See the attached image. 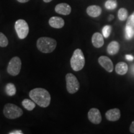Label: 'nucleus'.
Wrapping results in <instances>:
<instances>
[{
    "label": "nucleus",
    "instance_id": "1",
    "mask_svg": "<svg viewBox=\"0 0 134 134\" xmlns=\"http://www.w3.org/2000/svg\"><path fill=\"white\" fill-rule=\"evenodd\" d=\"M29 97L41 108H47L51 100L49 92L46 89L42 88H36L32 90L29 92Z\"/></svg>",
    "mask_w": 134,
    "mask_h": 134
},
{
    "label": "nucleus",
    "instance_id": "2",
    "mask_svg": "<svg viewBox=\"0 0 134 134\" xmlns=\"http://www.w3.org/2000/svg\"><path fill=\"white\" fill-rule=\"evenodd\" d=\"M56 40L51 37H42L37 41V47L41 52L44 53H52L57 47Z\"/></svg>",
    "mask_w": 134,
    "mask_h": 134
},
{
    "label": "nucleus",
    "instance_id": "3",
    "mask_svg": "<svg viewBox=\"0 0 134 134\" xmlns=\"http://www.w3.org/2000/svg\"><path fill=\"white\" fill-rule=\"evenodd\" d=\"M85 58L83 51L80 48H77L73 52L71 59L70 65L75 71H79L85 66Z\"/></svg>",
    "mask_w": 134,
    "mask_h": 134
},
{
    "label": "nucleus",
    "instance_id": "4",
    "mask_svg": "<svg viewBox=\"0 0 134 134\" xmlns=\"http://www.w3.org/2000/svg\"><path fill=\"white\" fill-rule=\"evenodd\" d=\"M3 114L7 119H15L23 115V110L21 108L14 104L8 103L4 106Z\"/></svg>",
    "mask_w": 134,
    "mask_h": 134
},
{
    "label": "nucleus",
    "instance_id": "5",
    "mask_svg": "<svg viewBox=\"0 0 134 134\" xmlns=\"http://www.w3.org/2000/svg\"><path fill=\"white\" fill-rule=\"evenodd\" d=\"M67 91L70 94H75L80 90V85L78 79L72 73H67L65 76Z\"/></svg>",
    "mask_w": 134,
    "mask_h": 134
},
{
    "label": "nucleus",
    "instance_id": "6",
    "mask_svg": "<svg viewBox=\"0 0 134 134\" xmlns=\"http://www.w3.org/2000/svg\"><path fill=\"white\" fill-rule=\"evenodd\" d=\"M14 28L20 39H24L27 37L29 32V25L24 19H19L16 21Z\"/></svg>",
    "mask_w": 134,
    "mask_h": 134
},
{
    "label": "nucleus",
    "instance_id": "7",
    "mask_svg": "<svg viewBox=\"0 0 134 134\" xmlns=\"http://www.w3.org/2000/svg\"><path fill=\"white\" fill-rule=\"evenodd\" d=\"M22 62L19 57H14L11 58L8 63L7 71L11 76H17L21 71Z\"/></svg>",
    "mask_w": 134,
    "mask_h": 134
},
{
    "label": "nucleus",
    "instance_id": "8",
    "mask_svg": "<svg viewBox=\"0 0 134 134\" xmlns=\"http://www.w3.org/2000/svg\"><path fill=\"white\" fill-rule=\"evenodd\" d=\"M88 118L89 120L94 124H99L102 121L101 114L97 108H91L88 111Z\"/></svg>",
    "mask_w": 134,
    "mask_h": 134
},
{
    "label": "nucleus",
    "instance_id": "9",
    "mask_svg": "<svg viewBox=\"0 0 134 134\" xmlns=\"http://www.w3.org/2000/svg\"><path fill=\"white\" fill-rule=\"evenodd\" d=\"M98 62L103 68L109 73H112L114 70V65L112 60L107 56H100L98 58Z\"/></svg>",
    "mask_w": 134,
    "mask_h": 134
},
{
    "label": "nucleus",
    "instance_id": "10",
    "mask_svg": "<svg viewBox=\"0 0 134 134\" xmlns=\"http://www.w3.org/2000/svg\"><path fill=\"white\" fill-rule=\"evenodd\" d=\"M55 12L58 14L67 16L71 12V8L69 4L65 3H60L56 5L55 8Z\"/></svg>",
    "mask_w": 134,
    "mask_h": 134
},
{
    "label": "nucleus",
    "instance_id": "11",
    "mask_svg": "<svg viewBox=\"0 0 134 134\" xmlns=\"http://www.w3.org/2000/svg\"><path fill=\"white\" fill-rule=\"evenodd\" d=\"M105 118L110 122H115L120 118V110L117 108L111 109L105 113Z\"/></svg>",
    "mask_w": 134,
    "mask_h": 134
},
{
    "label": "nucleus",
    "instance_id": "12",
    "mask_svg": "<svg viewBox=\"0 0 134 134\" xmlns=\"http://www.w3.org/2000/svg\"><path fill=\"white\" fill-rule=\"evenodd\" d=\"M48 24L52 27L55 29H61L65 25V21L60 17L53 16L50 18L48 21Z\"/></svg>",
    "mask_w": 134,
    "mask_h": 134
},
{
    "label": "nucleus",
    "instance_id": "13",
    "mask_svg": "<svg viewBox=\"0 0 134 134\" xmlns=\"http://www.w3.org/2000/svg\"><path fill=\"white\" fill-rule=\"evenodd\" d=\"M91 41L93 46L98 48L102 47L104 43L103 34L99 32H95L94 34L92 36Z\"/></svg>",
    "mask_w": 134,
    "mask_h": 134
},
{
    "label": "nucleus",
    "instance_id": "14",
    "mask_svg": "<svg viewBox=\"0 0 134 134\" xmlns=\"http://www.w3.org/2000/svg\"><path fill=\"white\" fill-rule=\"evenodd\" d=\"M86 13L88 16L92 18H97L101 14L102 9L100 6L97 5H91L87 8Z\"/></svg>",
    "mask_w": 134,
    "mask_h": 134
},
{
    "label": "nucleus",
    "instance_id": "15",
    "mask_svg": "<svg viewBox=\"0 0 134 134\" xmlns=\"http://www.w3.org/2000/svg\"><path fill=\"white\" fill-rule=\"evenodd\" d=\"M120 50V45L118 42L112 41L109 43L107 47V52L110 55H116Z\"/></svg>",
    "mask_w": 134,
    "mask_h": 134
},
{
    "label": "nucleus",
    "instance_id": "16",
    "mask_svg": "<svg viewBox=\"0 0 134 134\" xmlns=\"http://www.w3.org/2000/svg\"><path fill=\"white\" fill-rule=\"evenodd\" d=\"M128 65L126 63L120 62L117 63L115 66V71L118 75H124L128 71Z\"/></svg>",
    "mask_w": 134,
    "mask_h": 134
},
{
    "label": "nucleus",
    "instance_id": "17",
    "mask_svg": "<svg viewBox=\"0 0 134 134\" xmlns=\"http://www.w3.org/2000/svg\"><path fill=\"white\" fill-rule=\"evenodd\" d=\"M22 105L24 108L29 111H31L36 108V103L32 100L29 99H24L22 102Z\"/></svg>",
    "mask_w": 134,
    "mask_h": 134
},
{
    "label": "nucleus",
    "instance_id": "18",
    "mask_svg": "<svg viewBox=\"0 0 134 134\" xmlns=\"http://www.w3.org/2000/svg\"><path fill=\"white\" fill-rule=\"evenodd\" d=\"M5 91L9 96H13L16 93V88L13 83H9L6 85L5 87Z\"/></svg>",
    "mask_w": 134,
    "mask_h": 134
},
{
    "label": "nucleus",
    "instance_id": "19",
    "mask_svg": "<svg viewBox=\"0 0 134 134\" xmlns=\"http://www.w3.org/2000/svg\"><path fill=\"white\" fill-rule=\"evenodd\" d=\"M128 17V11L125 8H122L119 9L118 11V18L120 21H124L127 19Z\"/></svg>",
    "mask_w": 134,
    "mask_h": 134
},
{
    "label": "nucleus",
    "instance_id": "20",
    "mask_svg": "<svg viewBox=\"0 0 134 134\" xmlns=\"http://www.w3.org/2000/svg\"><path fill=\"white\" fill-rule=\"evenodd\" d=\"M8 39L4 34L0 32V47H6L8 46Z\"/></svg>",
    "mask_w": 134,
    "mask_h": 134
},
{
    "label": "nucleus",
    "instance_id": "21",
    "mask_svg": "<svg viewBox=\"0 0 134 134\" xmlns=\"http://www.w3.org/2000/svg\"><path fill=\"white\" fill-rule=\"evenodd\" d=\"M116 0H108L105 3V7L108 9H114L117 7Z\"/></svg>",
    "mask_w": 134,
    "mask_h": 134
},
{
    "label": "nucleus",
    "instance_id": "22",
    "mask_svg": "<svg viewBox=\"0 0 134 134\" xmlns=\"http://www.w3.org/2000/svg\"><path fill=\"white\" fill-rule=\"evenodd\" d=\"M112 31V27L110 26L109 25H106L103 27L102 32H103V36L105 38H108L110 36V32Z\"/></svg>",
    "mask_w": 134,
    "mask_h": 134
},
{
    "label": "nucleus",
    "instance_id": "23",
    "mask_svg": "<svg viewBox=\"0 0 134 134\" xmlns=\"http://www.w3.org/2000/svg\"><path fill=\"white\" fill-rule=\"evenodd\" d=\"M125 27L134 30V17L132 14L130 15V16H129V17H128V18H127L126 26H125Z\"/></svg>",
    "mask_w": 134,
    "mask_h": 134
},
{
    "label": "nucleus",
    "instance_id": "24",
    "mask_svg": "<svg viewBox=\"0 0 134 134\" xmlns=\"http://www.w3.org/2000/svg\"><path fill=\"white\" fill-rule=\"evenodd\" d=\"M125 38H126V39L127 40L131 39V38L133 37L134 35V30L125 27Z\"/></svg>",
    "mask_w": 134,
    "mask_h": 134
},
{
    "label": "nucleus",
    "instance_id": "25",
    "mask_svg": "<svg viewBox=\"0 0 134 134\" xmlns=\"http://www.w3.org/2000/svg\"><path fill=\"white\" fill-rule=\"evenodd\" d=\"M9 134H23V132L20 130H14L13 131L9 132Z\"/></svg>",
    "mask_w": 134,
    "mask_h": 134
},
{
    "label": "nucleus",
    "instance_id": "26",
    "mask_svg": "<svg viewBox=\"0 0 134 134\" xmlns=\"http://www.w3.org/2000/svg\"><path fill=\"white\" fill-rule=\"evenodd\" d=\"M130 132L132 133H134V120L132 122L130 126Z\"/></svg>",
    "mask_w": 134,
    "mask_h": 134
},
{
    "label": "nucleus",
    "instance_id": "27",
    "mask_svg": "<svg viewBox=\"0 0 134 134\" xmlns=\"http://www.w3.org/2000/svg\"><path fill=\"white\" fill-rule=\"evenodd\" d=\"M125 58L127 60H129V61H132L134 59V57L131 55H125Z\"/></svg>",
    "mask_w": 134,
    "mask_h": 134
},
{
    "label": "nucleus",
    "instance_id": "28",
    "mask_svg": "<svg viewBox=\"0 0 134 134\" xmlns=\"http://www.w3.org/2000/svg\"><path fill=\"white\" fill-rule=\"evenodd\" d=\"M17 1L19 3H27L28 1H29V0H17Z\"/></svg>",
    "mask_w": 134,
    "mask_h": 134
},
{
    "label": "nucleus",
    "instance_id": "29",
    "mask_svg": "<svg viewBox=\"0 0 134 134\" xmlns=\"http://www.w3.org/2000/svg\"><path fill=\"white\" fill-rule=\"evenodd\" d=\"M113 18H114V16H113V15H110L109 16V20H112V19H113Z\"/></svg>",
    "mask_w": 134,
    "mask_h": 134
},
{
    "label": "nucleus",
    "instance_id": "30",
    "mask_svg": "<svg viewBox=\"0 0 134 134\" xmlns=\"http://www.w3.org/2000/svg\"><path fill=\"white\" fill-rule=\"evenodd\" d=\"M43 1H44L45 3H50V2H51L52 0H43Z\"/></svg>",
    "mask_w": 134,
    "mask_h": 134
},
{
    "label": "nucleus",
    "instance_id": "31",
    "mask_svg": "<svg viewBox=\"0 0 134 134\" xmlns=\"http://www.w3.org/2000/svg\"><path fill=\"white\" fill-rule=\"evenodd\" d=\"M132 15H133V16L134 17V12H133V13H132Z\"/></svg>",
    "mask_w": 134,
    "mask_h": 134
},
{
    "label": "nucleus",
    "instance_id": "32",
    "mask_svg": "<svg viewBox=\"0 0 134 134\" xmlns=\"http://www.w3.org/2000/svg\"><path fill=\"white\" fill-rule=\"evenodd\" d=\"M133 36H134V35H133Z\"/></svg>",
    "mask_w": 134,
    "mask_h": 134
}]
</instances>
